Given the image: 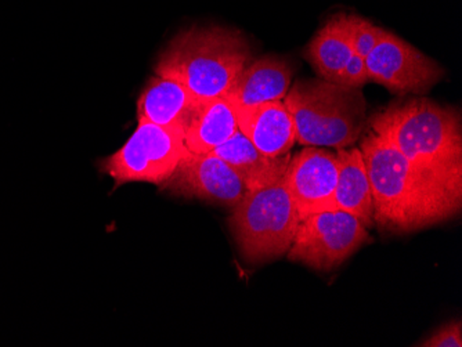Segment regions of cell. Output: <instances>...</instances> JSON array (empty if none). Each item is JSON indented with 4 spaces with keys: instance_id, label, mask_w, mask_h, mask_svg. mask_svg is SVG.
I'll return each instance as SVG.
<instances>
[{
    "instance_id": "cell-13",
    "label": "cell",
    "mask_w": 462,
    "mask_h": 347,
    "mask_svg": "<svg viewBox=\"0 0 462 347\" xmlns=\"http://www.w3.org/2000/svg\"><path fill=\"white\" fill-rule=\"evenodd\" d=\"M292 78L290 61L280 56H264L246 64L227 98L236 107L282 101Z\"/></svg>"
},
{
    "instance_id": "cell-19",
    "label": "cell",
    "mask_w": 462,
    "mask_h": 347,
    "mask_svg": "<svg viewBox=\"0 0 462 347\" xmlns=\"http://www.w3.org/2000/svg\"><path fill=\"white\" fill-rule=\"evenodd\" d=\"M421 347H461L462 325L459 321H450L440 326L430 338L417 344Z\"/></svg>"
},
{
    "instance_id": "cell-18",
    "label": "cell",
    "mask_w": 462,
    "mask_h": 347,
    "mask_svg": "<svg viewBox=\"0 0 462 347\" xmlns=\"http://www.w3.org/2000/svg\"><path fill=\"white\" fill-rule=\"evenodd\" d=\"M346 20L353 50L365 59L383 38L386 31L359 15L347 14Z\"/></svg>"
},
{
    "instance_id": "cell-5",
    "label": "cell",
    "mask_w": 462,
    "mask_h": 347,
    "mask_svg": "<svg viewBox=\"0 0 462 347\" xmlns=\"http://www.w3.org/2000/svg\"><path fill=\"white\" fill-rule=\"evenodd\" d=\"M231 209L228 223L246 260L263 263L288 252L300 219L285 178L248 190Z\"/></svg>"
},
{
    "instance_id": "cell-10",
    "label": "cell",
    "mask_w": 462,
    "mask_h": 347,
    "mask_svg": "<svg viewBox=\"0 0 462 347\" xmlns=\"http://www.w3.org/2000/svg\"><path fill=\"white\" fill-rule=\"evenodd\" d=\"M284 178L300 220L335 209L337 155L321 147H305L291 158Z\"/></svg>"
},
{
    "instance_id": "cell-12",
    "label": "cell",
    "mask_w": 462,
    "mask_h": 347,
    "mask_svg": "<svg viewBox=\"0 0 462 347\" xmlns=\"http://www.w3.org/2000/svg\"><path fill=\"white\" fill-rule=\"evenodd\" d=\"M202 101L176 80L155 75L137 100V118L162 128H178L184 132Z\"/></svg>"
},
{
    "instance_id": "cell-20",
    "label": "cell",
    "mask_w": 462,
    "mask_h": 347,
    "mask_svg": "<svg viewBox=\"0 0 462 347\" xmlns=\"http://www.w3.org/2000/svg\"><path fill=\"white\" fill-rule=\"evenodd\" d=\"M367 82L368 75L367 67H365V59H363L359 54L353 53L352 57L347 59L346 66L344 67L339 85L360 89V87H365Z\"/></svg>"
},
{
    "instance_id": "cell-15",
    "label": "cell",
    "mask_w": 462,
    "mask_h": 347,
    "mask_svg": "<svg viewBox=\"0 0 462 347\" xmlns=\"http://www.w3.org/2000/svg\"><path fill=\"white\" fill-rule=\"evenodd\" d=\"M209 154L217 155L237 170L248 190L266 187L284 178L290 154L267 157L262 154L240 131Z\"/></svg>"
},
{
    "instance_id": "cell-14",
    "label": "cell",
    "mask_w": 462,
    "mask_h": 347,
    "mask_svg": "<svg viewBox=\"0 0 462 347\" xmlns=\"http://www.w3.org/2000/svg\"><path fill=\"white\" fill-rule=\"evenodd\" d=\"M338 181L335 190V209L357 217L365 229L374 227V202L370 178L359 147L337 152Z\"/></svg>"
},
{
    "instance_id": "cell-6",
    "label": "cell",
    "mask_w": 462,
    "mask_h": 347,
    "mask_svg": "<svg viewBox=\"0 0 462 347\" xmlns=\"http://www.w3.org/2000/svg\"><path fill=\"white\" fill-rule=\"evenodd\" d=\"M189 154L184 132L139 121L128 142L101 163V169L116 180V187L126 183L162 186Z\"/></svg>"
},
{
    "instance_id": "cell-17",
    "label": "cell",
    "mask_w": 462,
    "mask_h": 347,
    "mask_svg": "<svg viewBox=\"0 0 462 347\" xmlns=\"http://www.w3.org/2000/svg\"><path fill=\"white\" fill-rule=\"evenodd\" d=\"M347 14H338L326 23L311 39L305 57L321 79L332 84L341 82L342 71L347 59L355 53L347 28Z\"/></svg>"
},
{
    "instance_id": "cell-11",
    "label": "cell",
    "mask_w": 462,
    "mask_h": 347,
    "mask_svg": "<svg viewBox=\"0 0 462 347\" xmlns=\"http://www.w3.org/2000/svg\"><path fill=\"white\" fill-rule=\"evenodd\" d=\"M238 131L267 157L290 154L297 142L292 115L284 101L237 107Z\"/></svg>"
},
{
    "instance_id": "cell-9",
    "label": "cell",
    "mask_w": 462,
    "mask_h": 347,
    "mask_svg": "<svg viewBox=\"0 0 462 347\" xmlns=\"http://www.w3.org/2000/svg\"><path fill=\"white\" fill-rule=\"evenodd\" d=\"M161 187L183 196L235 208L248 188L235 168L214 154H189Z\"/></svg>"
},
{
    "instance_id": "cell-7",
    "label": "cell",
    "mask_w": 462,
    "mask_h": 347,
    "mask_svg": "<svg viewBox=\"0 0 462 347\" xmlns=\"http://www.w3.org/2000/svg\"><path fill=\"white\" fill-rule=\"evenodd\" d=\"M367 229L341 209L320 212L300 220L288 259L319 271L339 268L367 242Z\"/></svg>"
},
{
    "instance_id": "cell-8",
    "label": "cell",
    "mask_w": 462,
    "mask_h": 347,
    "mask_svg": "<svg viewBox=\"0 0 462 347\" xmlns=\"http://www.w3.org/2000/svg\"><path fill=\"white\" fill-rule=\"evenodd\" d=\"M368 82L386 87L393 95H427L445 78V69L411 43L386 31L365 57Z\"/></svg>"
},
{
    "instance_id": "cell-3",
    "label": "cell",
    "mask_w": 462,
    "mask_h": 347,
    "mask_svg": "<svg viewBox=\"0 0 462 347\" xmlns=\"http://www.w3.org/2000/svg\"><path fill=\"white\" fill-rule=\"evenodd\" d=\"M251 59L238 31L193 27L178 33L155 64V75L186 87L201 100L227 97Z\"/></svg>"
},
{
    "instance_id": "cell-4",
    "label": "cell",
    "mask_w": 462,
    "mask_h": 347,
    "mask_svg": "<svg viewBox=\"0 0 462 347\" xmlns=\"http://www.w3.org/2000/svg\"><path fill=\"white\" fill-rule=\"evenodd\" d=\"M284 105L300 146L347 149L359 142L367 126V101L362 90L321 78L295 82Z\"/></svg>"
},
{
    "instance_id": "cell-2",
    "label": "cell",
    "mask_w": 462,
    "mask_h": 347,
    "mask_svg": "<svg viewBox=\"0 0 462 347\" xmlns=\"http://www.w3.org/2000/svg\"><path fill=\"white\" fill-rule=\"evenodd\" d=\"M367 125L418 169L462 190L461 118L454 108L425 97L402 98L374 113Z\"/></svg>"
},
{
    "instance_id": "cell-16",
    "label": "cell",
    "mask_w": 462,
    "mask_h": 347,
    "mask_svg": "<svg viewBox=\"0 0 462 347\" xmlns=\"http://www.w3.org/2000/svg\"><path fill=\"white\" fill-rule=\"evenodd\" d=\"M237 132V107L227 97L211 98L202 101L184 129V144L191 154H209Z\"/></svg>"
},
{
    "instance_id": "cell-1",
    "label": "cell",
    "mask_w": 462,
    "mask_h": 347,
    "mask_svg": "<svg viewBox=\"0 0 462 347\" xmlns=\"http://www.w3.org/2000/svg\"><path fill=\"white\" fill-rule=\"evenodd\" d=\"M373 191L374 223L396 234L448 222L461 212L462 190L414 167L388 140L373 131L359 146Z\"/></svg>"
}]
</instances>
